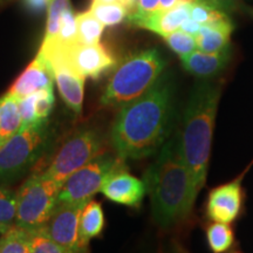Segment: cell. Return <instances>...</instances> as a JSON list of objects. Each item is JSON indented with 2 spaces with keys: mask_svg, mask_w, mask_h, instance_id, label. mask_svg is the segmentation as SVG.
I'll list each match as a JSON object with an SVG mask.
<instances>
[{
  "mask_svg": "<svg viewBox=\"0 0 253 253\" xmlns=\"http://www.w3.org/2000/svg\"><path fill=\"white\" fill-rule=\"evenodd\" d=\"M201 27H202L201 24H198L197 21L194 20V19L189 18L186 19L184 23H183L181 30L186 32V33L191 34V36L196 37L198 34V32L201 31Z\"/></svg>",
  "mask_w": 253,
  "mask_h": 253,
  "instance_id": "cell-34",
  "label": "cell"
},
{
  "mask_svg": "<svg viewBox=\"0 0 253 253\" xmlns=\"http://www.w3.org/2000/svg\"><path fill=\"white\" fill-rule=\"evenodd\" d=\"M195 2H203V4L212 5L216 7H219L221 5V0H161L160 11H166L179 4H195Z\"/></svg>",
  "mask_w": 253,
  "mask_h": 253,
  "instance_id": "cell-33",
  "label": "cell"
},
{
  "mask_svg": "<svg viewBox=\"0 0 253 253\" xmlns=\"http://www.w3.org/2000/svg\"><path fill=\"white\" fill-rule=\"evenodd\" d=\"M77 26L78 42L84 43V45L99 43L104 27H106L89 11L77 15Z\"/></svg>",
  "mask_w": 253,
  "mask_h": 253,
  "instance_id": "cell-22",
  "label": "cell"
},
{
  "mask_svg": "<svg viewBox=\"0 0 253 253\" xmlns=\"http://www.w3.org/2000/svg\"><path fill=\"white\" fill-rule=\"evenodd\" d=\"M233 31L231 20L217 24L204 25L196 36L197 49L207 53H217L230 46V38Z\"/></svg>",
  "mask_w": 253,
  "mask_h": 253,
  "instance_id": "cell-17",
  "label": "cell"
},
{
  "mask_svg": "<svg viewBox=\"0 0 253 253\" xmlns=\"http://www.w3.org/2000/svg\"><path fill=\"white\" fill-rule=\"evenodd\" d=\"M58 48V47H52ZM48 49V48H41ZM69 62V65L84 78L97 79L103 73L116 65V60L110 50L102 43L84 45L75 43L68 48H59Z\"/></svg>",
  "mask_w": 253,
  "mask_h": 253,
  "instance_id": "cell-11",
  "label": "cell"
},
{
  "mask_svg": "<svg viewBox=\"0 0 253 253\" xmlns=\"http://www.w3.org/2000/svg\"><path fill=\"white\" fill-rule=\"evenodd\" d=\"M17 221V192L0 185V233H5Z\"/></svg>",
  "mask_w": 253,
  "mask_h": 253,
  "instance_id": "cell-24",
  "label": "cell"
},
{
  "mask_svg": "<svg viewBox=\"0 0 253 253\" xmlns=\"http://www.w3.org/2000/svg\"><path fill=\"white\" fill-rule=\"evenodd\" d=\"M250 12H251V14L253 15V9H251V11H250Z\"/></svg>",
  "mask_w": 253,
  "mask_h": 253,
  "instance_id": "cell-39",
  "label": "cell"
},
{
  "mask_svg": "<svg viewBox=\"0 0 253 253\" xmlns=\"http://www.w3.org/2000/svg\"><path fill=\"white\" fill-rule=\"evenodd\" d=\"M91 4H122L125 5L126 7H128L126 0H93Z\"/></svg>",
  "mask_w": 253,
  "mask_h": 253,
  "instance_id": "cell-36",
  "label": "cell"
},
{
  "mask_svg": "<svg viewBox=\"0 0 253 253\" xmlns=\"http://www.w3.org/2000/svg\"><path fill=\"white\" fill-rule=\"evenodd\" d=\"M190 18L194 19L195 21H197L202 26L229 20V17L221 9H219V7L209 4H203V2L191 4V7H190Z\"/></svg>",
  "mask_w": 253,
  "mask_h": 253,
  "instance_id": "cell-27",
  "label": "cell"
},
{
  "mask_svg": "<svg viewBox=\"0 0 253 253\" xmlns=\"http://www.w3.org/2000/svg\"><path fill=\"white\" fill-rule=\"evenodd\" d=\"M231 56L232 53L229 46L217 53H207L196 49L188 55L181 56V61L185 71L198 78H209L224 71L230 62Z\"/></svg>",
  "mask_w": 253,
  "mask_h": 253,
  "instance_id": "cell-15",
  "label": "cell"
},
{
  "mask_svg": "<svg viewBox=\"0 0 253 253\" xmlns=\"http://www.w3.org/2000/svg\"><path fill=\"white\" fill-rule=\"evenodd\" d=\"M71 6L69 0H50L48 6V19H47L46 33L41 47H49L55 43L60 30V20L66 8Z\"/></svg>",
  "mask_w": 253,
  "mask_h": 253,
  "instance_id": "cell-25",
  "label": "cell"
},
{
  "mask_svg": "<svg viewBox=\"0 0 253 253\" xmlns=\"http://www.w3.org/2000/svg\"><path fill=\"white\" fill-rule=\"evenodd\" d=\"M161 0H137L135 11L128 15V20L131 21L134 19H141L150 17L160 11Z\"/></svg>",
  "mask_w": 253,
  "mask_h": 253,
  "instance_id": "cell-32",
  "label": "cell"
},
{
  "mask_svg": "<svg viewBox=\"0 0 253 253\" xmlns=\"http://www.w3.org/2000/svg\"><path fill=\"white\" fill-rule=\"evenodd\" d=\"M50 0H25V4L34 12H41L48 8Z\"/></svg>",
  "mask_w": 253,
  "mask_h": 253,
  "instance_id": "cell-35",
  "label": "cell"
},
{
  "mask_svg": "<svg viewBox=\"0 0 253 253\" xmlns=\"http://www.w3.org/2000/svg\"><path fill=\"white\" fill-rule=\"evenodd\" d=\"M38 54L42 55L49 63L54 82L59 88L63 102L77 115H80L84 104V90L86 78L69 65L59 48L41 49Z\"/></svg>",
  "mask_w": 253,
  "mask_h": 253,
  "instance_id": "cell-9",
  "label": "cell"
},
{
  "mask_svg": "<svg viewBox=\"0 0 253 253\" xmlns=\"http://www.w3.org/2000/svg\"><path fill=\"white\" fill-rule=\"evenodd\" d=\"M171 88L160 78L147 93L120 108L110 138L123 160H142L160 151L169 137Z\"/></svg>",
  "mask_w": 253,
  "mask_h": 253,
  "instance_id": "cell-1",
  "label": "cell"
},
{
  "mask_svg": "<svg viewBox=\"0 0 253 253\" xmlns=\"http://www.w3.org/2000/svg\"><path fill=\"white\" fill-rule=\"evenodd\" d=\"M88 202L58 203L48 221L42 227L50 239L74 253H84L79 237V221Z\"/></svg>",
  "mask_w": 253,
  "mask_h": 253,
  "instance_id": "cell-10",
  "label": "cell"
},
{
  "mask_svg": "<svg viewBox=\"0 0 253 253\" xmlns=\"http://www.w3.org/2000/svg\"><path fill=\"white\" fill-rule=\"evenodd\" d=\"M78 43V26H77V15L74 14L71 6L63 11L60 20V30L58 34V39L55 43L49 47H41V48H68L73 45Z\"/></svg>",
  "mask_w": 253,
  "mask_h": 253,
  "instance_id": "cell-23",
  "label": "cell"
},
{
  "mask_svg": "<svg viewBox=\"0 0 253 253\" xmlns=\"http://www.w3.org/2000/svg\"><path fill=\"white\" fill-rule=\"evenodd\" d=\"M220 99L217 84H198L190 95L178 134L179 147L197 198L207 182L214 122Z\"/></svg>",
  "mask_w": 253,
  "mask_h": 253,
  "instance_id": "cell-3",
  "label": "cell"
},
{
  "mask_svg": "<svg viewBox=\"0 0 253 253\" xmlns=\"http://www.w3.org/2000/svg\"><path fill=\"white\" fill-rule=\"evenodd\" d=\"M53 86H54V77L49 63L42 55L38 54L37 58L19 75L7 93L20 100L28 95Z\"/></svg>",
  "mask_w": 253,
  "mask_h": 253,
  "instance_id": "cell-14",
  "label": "cell"
},
{
  "mask_svg": "<svg viewBox=\"0 0 253 253\" xmlns=\"http://www.w3.org/2000/svg\"><path fill=\"white\" fill-rule=\"evenodd\" d=\"M104 229V214L99 202L90 199L82 210L79 221V237L81 248L86 251L93 238L99 237Z\"/></svg>",
  "mask_w": 253,
  "mask_h": 253,
  "instance_id": "cell-18",
  "label": "cell"
},
{
  "mask_svg": "<svg viewBox=\"0 0 253 253\" xmlns=\"http://www.w3.org/2000/svg\"><path fill=\"white\" fill-rule=\"evenodd\" d=\"M21 114L19 108V99L6 93L0 97V145L20 130Z\"/></svg>",
  "mask_w": 253,
  "mask_h": 253,
  "instance_id": "cell-19",
  "label": "cell"
},
{
  "mask_svg": "<svg viewBox=\"0 0 253 253\" xmlns=\"http://www.w3.org/2000/svg\"><path fill=\"white\" fill-rule=\"evenodd\" d=\"M30 248L31 253H74L50 239L42 229L30 231Z\"/></svg>",
  "mask_w": 253,
  "mask_h": 253,
  "instance_id": "cell-28",
  "label": "cell"
},
{
  "mask_svg": "<svg viewBox=\"0 0 253 253\" xmlns=\"http://www.w3.org/2000/svg\"><path fill=\"white\" fill-rule=\"evenodd\" d=\"M0 253H31L30 231L15 224L0 237Z\"/></svg>",
  "mask_w": 253,
  "mask_h": 253,
  "instance_id": "cell-21",
  "label": "cell"
},
{
  "mask_svg": "<svg viewBox=\"0 0 253 253\" xmlns=\"http://www.w3.org/2000/svg\"><path fill=\"white\" fill-rule=\"evenodd\" d=\"M101 192L114 203L138 208L147 194V186L144 181L136 178L123 168L108 176Z\"/></svg>",
  "mask_w": 253,
  "mask_h": 253,
  "instance_id": "cell-13",
  "label": "cell"
},
{
  "mask_svg": "<svg viewBox=\"0 0 253 253\" xmlns=\"http://www.w3.org/2000/svg\"><path fill=\"white\" fill-rule=\"evenodd\" d=\"M53 106H54V90H53V87L37 91L36 110L38 120L40 122L47 121L50 113H52Z\"/></svg>",
  "mask_w": 253,
  "mask_h": 253,
  "instance_id": "cell-30",
  "label": "cell"
},
{
  "mask_svg": "<svg viewBox=\"0 0 253 253\" xmlns=\"http://www.w3.org/2000/svg\"><path fill=\"white\" fill-rule=\"evenodd\" d=\"M144 183L157 225L168 229L189 217L196 197L178 135L168 138L158 151L156 160L144 173Z\"/></svg>",
  "mask_w": 253,
  "mask_h": 253,
  "instance_id": "cell-2",
  "label": "cell"
},
{
  "mask_svg": "<svg viewBox=\"0 0 253 253\" xmlns=\"http://www.w3.org/2000/svg\"><path fill=\"white\" fill-rule=\"evenodd\" d=\"M209 248L213 253H224L232 248L235 243V233L230 224L213 221L207 229Z\"/></svg>",
  "mask_w": 253,
  "mask_h": 253,
  "instance_id": "cell-20",
  "label": "cell"
},
{
  "mask_svg": "<svg viewBox=\"0 0 253 253\" xmlns=\"http://www.w3.org/2000/svg\"><path fill=\"white\" fill-rule=\"evenodd\" d=\"M106 150L102 136L93 129L75 132L56 151L42 175L63 184L69 176L102 155Z\"/></svg>",
  "mask_w": 253,
  "mask_h": 253,
  "instance_id": "cell-7",
  "label": "cell"
},
{
  "mask_svg": "<svg viewBox=\"0 0 253 253\" xmlns=\"http://www.w3.org/2000/svg\"><path fill=\"white\" fill-rule=\"evenodd\" d=\"M163 39L166 40L168 46L179 56L188 55L197 49L196 38L182 30H177L172 33L167 34L163 37Z\"/></svg>",
  "mask_w": 253,
  "mask_h": 253,
  "instance_id": "cell-29",
  "label": "cell"
},
{
  "mask_svg": "<svg viewBox=\"0 0 253 253\" xmlns=\"http://www.w3.org/2000/svg\"><path fill=\"white\" fill-rule=\"evenodd\" d=\"M166 68V60L157 49L135 52L119 63L104 89L101 104L121 108L147 93Z\"/></svg>",
  "mask_w": 253,
  "mask_h": 253,
  "instance_id": "cell-4",
  "label": "cell"
},
{
  "mask_svg": "<svg viewBox=\"0 0 253 253\" xmlns=\"http://www.w3.org/2000/svg\"><path fill=\"white\" fill-rule=\"evenodd\" d=\"M89 12L104 26H115L128 18L129 11L122 4H91Z\"/></svg>",
  "mask_w": 253,
  "mask_h": 253,
  "instance_id": "cell-26",
  "label": "cell"
},
{
  "mask_svg": "<svg viewBox=\"0 0 253 253\" xmlns=\"http://www.w3.org/2000/svg\"><path fill=\"white\" fill-rule=\"evenodd\" d=\"M36 101L37 93L31 94L28 96L24 97V99L19 100V108H20L21 121H23L21 128H26V126H31L40 123L37 116Z\"/></svg>",
  "mask_w": 253,
  "mask_h": 253,
  "instance_id": "cell-31",
  "label": "cell"
},
{
  "mask_svg": "<svg viewBox=\"0 0 253 253\" xmlns=\"http://www.w3.org/2000/svg\"><path fill=\"white\" fill-rule=\"evenodd\" d=\"M12 1H14V0H0V11L4 7H6L7 5L11 4Z\"/></svg>",
  "mask_w": 253,
  "mask_h": 253,
  "instance_id": "cell-38",
  "label": "cell"
},
{
  "mask_svg": "<svg viewBox=\"0 0 253 253\" xmlns=\"http://www.w3.org/2000/svg\"><path fill=\"white\" fill-rule=\"evenodd\" d=\"M47 121L20 128L0 145V185H7L23 177L39 160L48 144Z\"/></svg>",
  "mask_w": 253,
  "mask_h": 253,
  "instance_id": "cell-5",
  "label": "cell"
},
{
  "mask_svg": "<svg viewBox=\"0 0 253 253\" xmlns=\"http://www.w3.org/2000/svg\"><path fill=\"white\" fill-rule=\"evenodd\" d=\"M126 6H128L129 11H130V13L135 11L136 8V4H137V0H126Z\"/></svg>",
  "mask_w": 253,
  "mask_h": 253,
  "instance_id": "cell-37",
  "label": "cell"
},
{
  "mask_svg": "<svg viewBox=\"0 0 253 253\" xmlns=\"http://www.w3.org/2000/svg\"><path fill=\"white\" fill-rule=\"evenodd\" d=\"M125 162L126 160L119 155L108 153L100 155L66 179L60 189L58 203L89 202L94 195L101 191L108 176L126 168Z\"/></svg>",
  "mask_w": 253,
  "mask_h": 253,
  "instance_id": "cell-8",
  "label": "cell"
},
{
  "mask_svg": "<svg viewBox=\"0 0 253 253\" xmlns=\"http://www.w3.org/2000/svg\"><path fill=\"white\" fill-rule=\"evenodd\" d=\"M61 184L43 176L33 173L17 191V221L28 231L42 229L58 204Z\"/></svg>",
  "mask_w": 253,
  "mask_h": 253,
  "instance_id": "cell-6",
  "label": "cell"
},
{
  "mask_svg": "<svg viewBox=\"0 0 253 253\" xmlns=\"http://www.w3.org/2000/svg\"><path fill=\"white\" fill-rule=\"evenodd\" d=\"M190 7L191 4H179L166 11L157 12L150 17L134 19L130 23L135 26L145 28L164 37L177 30H181L183 23L190 18Z\"/></svg>",
  "mask_w": 253,
  "mask_h": 253,
  "instance_id": "cell-16",
  "label": "cell"
},
{
  "mask_svg": "<svg viewBox=\"0 0 253 253\" xmlns=\"http://www.w3.org/2000/svg\"><path fill=\"white\" fill-rule=\"evenodd\" d=\"M243 205L242 177L217 186L209 194L207 214L209 219L230 224L238 218Z\"/></svg>",
  "mask_w": 253,
  "mask_h": 253,
  "instance_id": "cell-12",
  "label": "cell"
}]
</instances>
